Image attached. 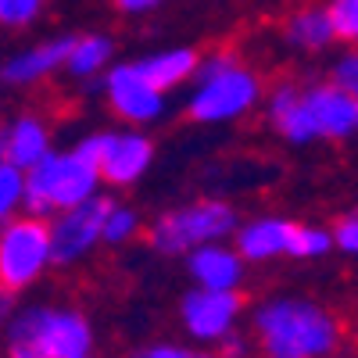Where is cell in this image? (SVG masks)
Returning a JSON list of instances; mask_svg holds the SVG:
<instances>
[{"label":"cell","instance_id":"obj_1","mask_svg":"<svg viewBox=\"0 0 358 358\" xmlns=\"http://www.w3.org/2000/svg\"><path fill=\"white\" fill-rule=\"evenodd\" d=\"M255 337L265 358H334L341 319L308 297H268L255 308Z\"/></svg>","mask_w":358,"mask_h":358},{"label":"cell","instance_id":"obj_2","mask_svg":"<svg viewBox=\"0 0 358 358\" xmlns=\"http://www.w3.org/2000/svg\"><path fill=\"white\" fill-rule=\"evenodd\" d=\"M190 97L187 115L201 126H226L241 122L262 101V79L251 65H244L236 54L215 50L197 62L190 76Z\"/></svg>","mask_w":358,"mask_h":358},{"label":"cell","instance_id":"obj_3","mask_svg":"<svg viewBox=\"0 0 358 358\" xmlns=\"http://www.w3.org/2000/svg\"><path fill=\"white\" fill-rule=\"evenodd\" d=\"M11 358H86L94 351V330L72 308L33 305L8 322Z\"/></svg>","mask_w":358,"mask_h":358},{"label":"cell","instance_id":"obj_4","mask_svg":"<svg viewBox=\"0 0 358 358\" xmlns=\"http://www.w3.org/2000/svg\"><path fill=\"white\" fill-rule=\"evenodd\" d=\"M101 176L97 165L90 162L79 147L72 151H50L25 169V208L29 215H57L72 204H83L97 194Z\"/></svg>","mask_w":358,"mask_h":358},{"label":"cell","instance_id":"obj_5","mask_svg":"<svg viewBox=\"0 0 358 358\" xmlns=\"http://www.w3.org/2000/svg\"><path fill=\"white\" fill-rule=\"evenodd\" d=\"M236 229V212L226 201H194L165 212L151 226V248L158 255H187L201 244L226 241Z\"/></svg>","mask_w":358,"mask_h":358},{"label":"cell","instance_id":"obj_6","mask_svg":"<svg viewBox=\"0 0 358 358\" xmlns=\"http://www.w3.org/2000/svg\"><path fill=\"white\" fill-rule=\"evenodd\" d=\"M50 258V229L36 215H15L0 222V290L22 294L33 287L47 268Z\"/></svg>","mask_w":358,"mask_h":358},{"label":"cell","instance_id":"obj_7","mask_svg":"<svg viewBox=\"0 0 358 358\" xmlns=\"http://www.w3.org/2000/svg\"><path fill=\"white\" fill-rule=\"evenodd\" d=\"M76 147L97 165L101 183H111V187H133L147 176V169L155 165V143L140 129L90 133Z\"/></svg>","mask_w":358,"mask_h":358},{"label":"cell","instance_id":"obj_8","mask_svg":"<svg viewBox=\"0 0 358 358\" xmlns=\"http://www.w3.org/2000/svg\"><path fill=\"white\" fill-rule=\"evenodd\" d=\"M108 204H111L108 197L94 194L90 201L65 208V212L54 215V222H47V229H50V258L57 265H76L101 244V222H104Z\"/></svg>","mask_w":358,"mask_h":358},{"label":"cell","instance_id":"obj_9","mask_svg":"<svg viewBox=\"0 0 358 358\" xmlns=\"http://www.w3.org/2000/svg\"><path fill=\"white\" fill-rule=\"evenodd\" d=\"M244 312V297L241 290H204L194 287L183 305H179V319L190 341L197 344H219L222 337H229L241 322Z\"/></svg>","mask_w":358,"mask_h":358},{"label":"cell","instance_id":"obj_10","mask_svg":"<svg viewBox=\"0 0 358 358\" xmlns=\"http://www.w3.org/2000/svg\"><path fill=\"white\" fill-rule=\"evenodd\" d=\"M104 97L111 111L136 129L158 122L165 115V94L136 69V62L111 65V72H104Z\"/></svg>","mask_w":358,"mask_h":358},{"label":"cell","instance_id":"obj_11","mask_svg":"<svg viewBox=\"0 0 358 358\" xmlns=\"http://www.w3.org/2000/svg\"><path fill=\"white\" fill-rule=\"evenodd\" d=\"M319 140H348L358 129V97L334 83H315L301 90Z\"/></svg>","mask_w":358,"mask_h":358},{"label":"cell","instance_id":"obj_12","mask_svg":"<svg viewBox=\"0 0 358 358\" xmlns=\"http://www.w3.org/2000/svg\"><path fill=\"white\" fill-rule=\"evenodd\" d=\"M187 273H190L194 287H204V290H241L244 258L222 241L201 244V248L187 251Z\"/></svg>","mask_w":358,"mask_h":358},{"label":"cell","instance_id":"obj_13","mask_svg":"<svg viewBox=\"0 0 358 358\" xmlns=\"http://www.w3.org/2000/svg\"><path fill=\"white\" fill-rule=\"evenodd\" d=\"M72 36H54V40H40L33 47H22L15 50L4 65H0V79L8 86H36L43 79H50L65 62V50H69Z\"/></svg>","mask_w":358,"mask_h":358},{"label":"cell","instance_id":"obj_14","mask_svg":"<svg viewBox=\"0 0 358 358\" xmlns=\"http://www.w3.org/2000/svg\"><path fill=\"white\" fill-rule=\"evenodd\" d=\"M236 255L244 262H273V258H283L287 248H290V233H294V222L283 219V215H258L244 226H236Z\"/></svg>","mask_w":358,"mask_h":358},{"label":"cell","instance_id":"obj_15","mask_svg":"<svg viewBox=\"0 0 358 358\" xmlns=\"http://www.w3.org/2000/svg\"><path fill=\"white\" fill-rule=\"evenodd\" d=\"M47 151H50V129L40 115H18L0 129V158L22 172L36 165Z\"/></svg>","mask_w":358,"mask_h":358},{"label":"cell","instance_id":"obj_16","mask_svg":"<svg viewBox=\"0 0 358 358\" xmlns=\"http://www.w3.org/2000/svg\"><path fill=\"white\" fill-rule=\"evenodd\" d=\"M268 122H273V129L290 140V143H312L319 140L315 136V126H312V115L301 101V90L283 83L273 90V97H268Z\"/></svg>","mask_w":358,"mask_h":358},{"label":"cell","instance_id":"obj_17","mask_svg":"<svg viewBox=\"0 0 358 358\" xmlns=\"http://www.w3.org/2000/svg\"><path fill=\"white\" fill-rule=\"evenodd\" d=\"M283 40L301 54H322L326 47L337 43L322 4H301L297 11H290L283 22Z\"/></svg>","mask_w":358,"mask_h":358},{"label":"cell","instance_id":"obj_18","mask_svg":"<svg viewBox=\"0 0 358 358\" xmlns=\"http://www.w3.org/2000/svg\"><path fill=\"white\" fill-rule=\"evenodd\" d=\"M197 50L194 47H165V50H155V54H147L136 62V69L151 79L162 94H169V90L176 86H183L190 83L194 69H197Z\"/></svg>","mask_w":358,"mask_h":358},{"label":"cell","instance_id":"obj_19","mask_svg":"<svg viewBox=\"0 0 358 358\" xmlns=\"http://www.w3.org/2000/svg\"><path fill=\"white\" fill-rule=\"evenodd\" d=\"M111 62H115V40L104 36V33H83V36H72V40H69V50H65L62 69H65L72 79H94V76H101Z\"/></svg>","mask_w":358,"mask_h":358},{"label":"cell","instance_id":"obj_20","mask_svg":"<svg viewBox=\"0 0 358 358\" xmlns=\"http://www.w3.org/2000/svg\"><path fill=\"white\" fill-rule=\"evenodd\" d=\"M140 233V215L133 212L129 204H108L104 222H101V244H129L133 236Z\"/></svg>","mask_w":358,"mask_h":358},{"label":"cell","instance_id":"obj_21","mask_svg":"<svg viewBox=\"0 0 358 358\" xmlns=\"http://www.w3.org/2000/svg\"><path fill=\"white\" fill-rule=\"evenodd\" d=\"M330 251H334L330 229H322V226H297V222H294L290 248H287V255H290V258L312 262V258H326Z\"/></svg>","mask_w":358,"mask_h":358},{"label":"cell","instance_id":"obj_22","mask_svg":"<svg viewBox=\"0 0 358 358\" xmlns=\"http://www.w3.org/2000/svg\"><path fill=\"white\" fill-rule=\"evenodd\" d=\"M25 208V172L0 158V222L15 219Z\"/></svg>","mask_w":358,"mask_h":358},{"label":"cell","instance_id":"obj_23","mask_svg":"<svg viewBox=\"0 0 358 358\" xmlns=\"http://www.w3.org/2000/svg\"><path fill=\"white\" fill-rule=\"evenodd\" d=\"M322 11L334 29V40H341V43L358 40V0H326Z\"/></svg>","mask_w":358,"mask_h":358},{"label":"cell","instance_id":"obj_24","mask_svg":"<svg viewBox=\"0 0 358 358\" xmlns=\"http://www.w3.org/2000/svg\"><path fill=\"white\" fill-rule=\"evenodd\" d=\"M47 11V0H0V25L4 29H29Z\"/></svg>","mask_w":358,"mask_h":358},{"label":"cell","instance_id":"obj_25","mask_svg":"<svg viewBox=\"0 0 358 358\" xmlns=\"http://www.w3.org/2000/svg\"><path fill=\"white\" fill-rule=\"evenodd\" d=\"M330 83L341 86V90H348V94H355V90H358V54L355 50H344L341 57H334Z\"/></svg>","mask_w":358,"mask_h":358},{"label":"cell","instance_id":"obj_26","mask_svg":"<svg viewBox=\"0 0 358 358\" xmlns=\"http://www.w3.org/2000/svg\"><path fill=\"white\" fill-rule=\"evenodd\" d=\"M133 358H219L215 351H201V348H183V344H169V341H162V344H147V348H140Z\"/></svg>","mask_w":358,"mask_h":358},{"label":"cell","instance_id":"obj_27","mask_svg":"<svg viewBox=\"0 0 358 358\" xmlns=\"http://www.w3.org/2000/svg\"><path fill=\"white\" fill-rule=\"evenodd\" d=\"M330 241H334V248H341L344 255H355V251H358V219H355V215H344V219L330 229Z\"/></svg>","mask_w":358,"mask_h":358},{"label":"cell","instance_id":"obj_28","mask_svg":"<svg viewBox=\"0 0 358 358\" xmlns=\"http://www.w3.org/2000/svg\"><path fill=\"white\" fill-rule=\"evenodd\" d=\"M244 355H248V341L236 337V330L219 341V358H244Z\"/></svg>","mask_w":358,"mask_h":358},{"label":"cell","instance_id":"obj_29","mask_svg":"<svg viewBox=\"0 0 358 358\" xmlns=\"http://www.w3.org/2000/svg\"><path fill=\"white\" fill-rule=\"evenodd\" d=\"M111 4L122 11V15H151L162 0H111Z\"/></svg>","mask_w":358,"mask_h":358},{"label":"cell","instance_id":"obj_30","mask_svg":"<svg viewBox=\"0 0 358 358\" xmlns=\"http://www.w3.org/2000/svg\"><path fill=\"white\" fill-rule=\"evenodd\" d=\"M86 358H90V355H86Z\"/></svg>","mask_w":358,"mask_h":358}]
</instances>
